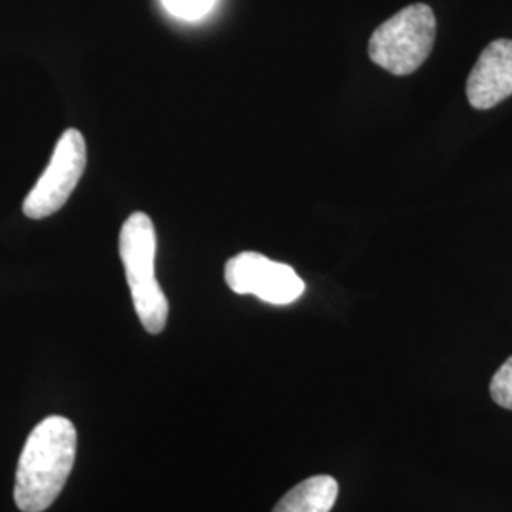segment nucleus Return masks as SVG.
<instances>
[{"label":"nucleus","instance_id":"0eeeda50","mask_svg":"<svg viewBox=\"0 0 512 512\" xmlns=\"http://www.w3.org/2000/svg\"><path fill=\"white\" fill-rule=\"evenodd\" d=\"M338 497V482L332 476H311L283 495L272 512H330Z\"/></svg>","mask_w":512,"mask_h":512},{"label":"nucleus","instance_id":"39448f33","mask_svg":"<svg viewBox=\"0 0 512 512\" xmlns=\"http://www.w3.org/2000/svg\"><path fill=\"white\" fill-rule=\"evenodd\" d=\"M224 279L234 293L253 294L275 306L293 304L306 289L291 266L253 251L230 258L224 268Z\"/></svg>","mask_w":512,"mask_h":512},{"label":"nucleus","instance_id":"1a4fd4ad","mask_svg":"<svg viewBox=\"0 0 512 512\" xmlns=\"http://www.w3.org/2000/svg\"><path fill=\"white\" fill-rule=\"evenodd\" d=\"M490 395L497 406L512 410V357L495 372L490 384Z\"/></svg>","mask_w":512,"mask_h":512},{"label":"nucleus","instance_id":"7ed1b4c3","mask_svg":"<svg viewBox=\"0 0 512 512\" xmlns=\"http://www.w3.org/2000/svg\"><path fill=\"white\" fill-rule=\"evenodd\" d=\"M435 37L437 19L433 10L427 4H410L372 33L368 55L387 73L406 76L425 63Z\"/></svg>","mask_w":512,"mask_h":512},{"label":"nucleus","instance_id":"20e7f679","mask_svg":"<svg viewBox=\"0 0 512 512\" xmlns=\"http://www.w3.org/2000/svg\"><path fill=\"white\" fill-rule=\"evenodd\" d=\"M88 164L86 139L78 129H67L57 145L46 171L23 202V213L29 219L40 220L57 213L80 183Z\"/></svg>","mask_w":512,"mask_h":512},{"label":"nucleus","instance_id":"f03ea898","mask_svg":"<svg viewBox=\"0 0 512 512\" xmlns=\"http://www.w3.org/2000/svg\"><path fill=\"white\" fill-rule=\"evenodd\" d=\"M118 251L141 325L150 334L164 332L169 302L156 279V228L147 213L129 215L120 230Z\"/></svg>","mask_w":512,"mask_h":512},{"label":"nucleus","instance_id":"423d86ee","mask_svg":"<svg viewBox=\"0 0 512 512\" xmlns=\"http://www.w3.org/2000/svg\"><path fill=\"white\" fill-rule=\"evenodd\" d=\"M467 99L471 107L488 110L512 95V40L497 38L478 57L469 74Z\"/></svg>","mask_w":512,"mask_h":512},{"label":"nucleus","instance_id":"6e6552de","mask_svg":"<svg viewBox=\"0 0 512 512\" xmlns=\"http://www.w3.org/2000/svg\"><path fill=\"white\" fill-rule=\"evenodd\" d=\"M165 10L184 21H198L205 18L217 4V0H162Z\"/></svg>","mask_w":512,"mask_h":512},{"label":"nucleus","instance_id":"f257e3e1","mask_svg":"<svg viewBox=\"0 0 512 512\" xmlns=\"http://www.w3.org/2000/svg\"><path fill=\"white\" fill-rule=\"evenodd\" d=\"M76 458V429L63 416L40 421L23 446L14 499L21 512H44L65 488Z\"/></svg>","mask_w":512,"mask_h":512}]
</instances>
